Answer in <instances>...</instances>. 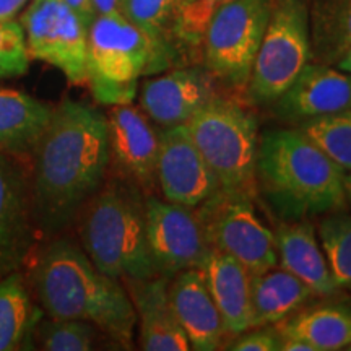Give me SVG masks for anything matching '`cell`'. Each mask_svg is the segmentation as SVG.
Returning a JSON list of instances; mask_svg holds the SVG:
<instances>
[{
  "label": "cell",
  "instance_id": "cell-1",
  "mask_svg": "<svg viewBox=\"0 0 351 351\" xmlns=\"http://www.w3.org/2000/svg\"><path fill=\"white\" fill-rule=\"evenodd\" d=\"M28 166L38 241H49L75 223L106 181L108 117L85 103L64 99L52 109Z\"/></svg>",
  "mask_w": 351,
  "mask_h": 351
},
{
  "label": "cell",
  "instance_id": "cell-2",
  "mask_svg": "<svg viewBox=\"0 0 351 351\" xmlns=\"http://www.w3.org/2000/svg\"><path fill=\"white\" fill-rule=\"evenodd\" d=\"M25 270L44 315L85 320L117 348H134L137 314L124 283L96 269L82 245L62 234L43 241Z\"/></svg>",
  "mask_w": 351,
  "mask_h": 351
},
{
  "label": "cell",
  "instance_id": "cell-3",
  "mask_svg": "<svg viewBox=\"0 0 351 351\" xmlns=\"http://www.w3.org/2000/svg\"><path fill=\"white\" fill-rule=\"evenodd\" d=\"M345 174L300 127L258 137L256 189L289 221L343 208Z\"/></svg>",
  "mask_w": 351,
  "mask_h": 351
},
{
  "label": "cell",
  "instance_id": "cell-4",
  "mask_svg": "<svg viewBox=\"0 0 351 351\" xmlns=\"http://www.w3.org/2000/svg\"><path fill=\"white\" fill-rule=\"evenodd\" d=\"M75 221L82 249L104 275L119 282L160 275L148 245L145 197L134 182L106 179Z\"/></svg>",
  "mask_w": 351,
  "mask_h": 351
},
{
  "label": "cell",
  "instance_id": "cell-5",
  "mask_svg": "<svg viewBox=\"0 0 351 351\" xmlns=\"http://www.w3.org/2000/svg\"><path fill=\"white\" fill-rule=\"evenodd\" d=\"M171 49L122 15L95 16L88 26V86L103 106L132 104L138 82L169 65Z\"/></svg>",
  "mask_w": 351,
  "mask_h": 351
},
{
  "label": "cell",
  "instance_id": "cell-6",
  "mask_svg": "<svg viewBox=\"0 0 351 351\" xmlns=\"http://www.w3.org/2000/svg\"><path fill=\"white\" fill-rule=\"evenodd\" d=\"M184 125L217 176L219 191L252 197L261 137L256 116L236 101L213 96Z\"/></svg>",
  "mask_w": 351,
  "mask_h": 351
},
{
  "label": "cell",
  "instance_id": "cell-7",
  "mask_svg": "<svg viewBox=\"0 0 351 351\" xmlns=\"http://www.w3.org/2000/svg\"><path fill=\"white\" fill-rule=\"evenodd\" d=\"M313 59L306 0H274L254 62L247 95L256 104H274Z\"/></svg>",
  "mask_w": 351,
  "mask_h": 351
},
{
  "label": "cell",
  "instance_id": "cell-8",
  "mask_svg": "<svg viewBox=\"0 0 351 351\" xmlns=\"http://www.w3.org/2000/svg\"><path fill=\"white\" fill-rule=\"evenodd\" d=\"M274 0H231L219 7L204 39V60L213 78L247 90Z\"/></svg>",
  "mask_w": 351,
  "mask_h": 351
},
{
  "label": "cell",
  "instance_id": "cell-9",
  "mask_svg": "<svg viewBox=\"0 0 351 351\" xmlns=\"http://www.w3.org/2000/svg\"><path fill=\"white\" fill-rule=\"evenodd\" d=\"M197 208V219L212 251L236 258L251 275L276 267L275 234L258 218L251 195L218 191Z\"/></svg>",
  "mask_w": 351,
  "mask_h": 351
},
{
  "label": "cell",
  "instance_id": "cell-10",
  "mask_svg": "<svg viewBox=\"0 0 351 351\" xmlns=\"http://www.w3.org/2000/svg\"><path fill=\"white\" fill-rule=\"evenodd\" d=\"M20 23L32 59L54 65L73 85H85L88 26L65 0H33Z\"/></svg>",
  "mask_w": 351,
  "mask_h": 351
},
{
  "label": "cell",
  "instance_id": "cell-11",
  "mask_svg": "<svg viewBox=\"0 0 351 351\" xmlns=\"http://www.w3.org/2000/svg\"><path fill=\"white\" fill-rule=\"evenodd\" d=\"M192 210L155 195L145 197L148 245L158 271L169 278L182 270H200L212 252Z\"/></svg>",
  "mask_w": 351,
  "mask_h": 351
},
{
  "label": "cell",
  "instance_id": "cell-12",
  "mask_svg": "<svg viewBox=\"0 0 351 351\" xmlns=\"http://www.w3.org/2000/svg\"><path fill=\"white\" fill-rule=\"evenodd\" d=\"M38 243L29 166L0 150V280L23 271Z\"/></svg>",
  "mask_w": 351,
  "mask_h": 351
},
{
  "label": "cell",
  "instance_id": "cell-13",
  "mask_svg": "<svg viewBox=\"0 0 351 351\" xmlns=\"http://www.w3.org/2000/svg\"><path fill=\"white\" fill-rule=\"evenodd\" d=\"M156 181L165 200L197 208L219 191V182L197 150L186 125L160 132Z\"/></svg>",
  "mask_w": 351,
  "mask_h": 351
},
{
  "label": "cell",
  "instance_id": "cell-14",
  "mask_svg": "<svg viewBox=\"0 0 351 351\" xmlns=\"http://www.w3.org/2000/svg\"><path fill=\"white\" fill-rule=\"evenodd\" d=\"M108 137L111 166L116 176L134 182L145 192L156 186L160 134L143 111L132 104L111 106L108 114Z\"/></svg>",
  "mask_w": 351,
  "mask_h": 351
},
{
  "label": "cell",
  "instance_id": "cell-15",
  "mask_svg": "<svg viewBox=\"0 0 351 351\" xmlns=\"http://www.w3.org/2000/svg\"><path fill=\"white\" fill-rule=\"evenodd\" d=\"M274 104L280 117L300 124L345 111L351 106V73L309 62Z\"/></svg>",
  "mask_w": 351,
  "mask_h": 351
},
{
  "label": "cell",
  "instance_id": "cell-16",
  "mask_svg": "<svg viewBox=\"0 0 351 351\" xmlns=\"http://www.w3.org/2000/svg\"><path fill=\"white\" fill-rule=\"evenodd\" d=\"M213 96L210 73L179 69L143 82L138 98L145 116L166 129L186 124Z\"/></svg>",
  "mask_w": 351,
  "mask_h": 351
},
{
  "label": "cell",
  "instance_id": "cell-17",
  "mask_svg": "<svg viewBox=\"0 0 351 351\" xmlns=\"http://www.w3.org/2000/svg\"><path fill=\"white\" fill-rule=\"evenodd\" d=\"M169 280L160 274L147 280L122 282L137 314L138 345L145 351L191 350L186 332L171 307Z\"/></svg>",
  "mask_w": 351,
  "mask_h": 351
},
{
  "label": "cell",
  "instance_id": "cell-18",
  "mask_svg": "<svg viewBox=\"0 0 351 351\" xmlns=\"http://www.w3.org/2000/svg\"><path fill=\"white\" fill-rule=\"evenodd\" d=\"M169 301L191 350L215 351L226 335L225 324L199 269L182 270L169 280Z\"/></svg>",
  "mask_w": 351,
  "mask_h": 351
},
{
  "label": "cell",
  "instance_id": "cell-19",
  "mask_svg": "<svg viewBox=\"0 0 351 351\" xmlns=\"http://www.w3.org/2000/svg\"><path fill=\"white\" fill-rule=\"evenodd\" d=\"M275 241L282 269L304 282L314 295L328 298L339 291L313 223L295 219L282 225Z\"/></svg>",
  "mask_w": 351,
  "mask_h": 351
},
{
  "label": "cell",
  "instance_id": "cell-20",
  "mask_svg": "<svg viewBox=\"0 0 351 351\" xmlns=\"http://www.w3.org/2000/svg\"><path fill=\"white\" fill-rule=\"evenodd\" d=\"M228 335L251 328V274L226 254L212 251L200 269Z\"/></svg>",
  "mask_w": 351,
  "mask_h": 351
},
{
  "label": "cell",
  "instance_id": "cell-21",
  "mask_svg": "<svg viewBox=\"0 0 351 351\" xmlns=\"http://www.w3.org/2000/svg\"><path fill=\"white\" fill-rule=\"evenodd\" d=\"M54 106L16 90L0 88V150L29 163Z\"/></svg>",
  "mask_w": 351,
  "mask_h": 351
},
{
  "label": "cell",
  "instance_id": "cell-22",
  "mask_svg": "<svg viewBox=\"0 0 351 351\" xmlns=\"http://www.w3.org/2000/svg\"><path fill=\"white\" fill-rule=\"evenodd\" d=\"M313 289L285 269L251 275V328L276 326L300 311Z\"/></svg>",
  "mask_w": 351,
  "mask_h": 351
},
{
  "label": "cell",
  "instance_id": "cell-23",
  "mask_svg": "<svg viewBox=\"0 0 351 351\" xmlns=\"http://www.w3.org/2000/svg\"><path fill=\"white\" fill-rule=\"evenodd\" d=\"M280 324V335L306 341L314 351L346 350L351 345V301L326 302L296 311Z\"/></svg>",
  "mask_w": 351,
  "mask_h": 351
},
{
  "label": "cell",
  "instance_id": "cell-24",
  "mask_svg": "<svg viewBox=\"0 0 351 351\" xmlns=\"http://www.w3.org/2000/svg\"><path fill=\"white\" fill-rule=\"evenodd\" d=\"M43 315L23 271L0 280V351L36 350L34 328Z\"/></svg>",
  "mask_w": 351,
  "mask_h": 351
},
{
  "label": "cell",
  "instance_id": "cell-25",
  "mask_svg": "<svg viewBox=\"0 0 351 351\" xmlns=\"http://www.w3.org/2000/svg\"><path fill=\"white\" fill-rule=\"evenodd\" d=\"M309 21L313 59L335 65L351 47V0H314Z\"/></svg>",
  "mask_w": 351,
  "mask_h": 351
},
{
  "label": "cell",
  "instance_id": "cell-26",
  "mask_svg": "<svg viewBox=\"0 0 351 351\" xmlns=\"http://www.w3.org/2000/svg\"><path fill=\"white\" fill-rule=\"evenodd\" d=\"M319 243L339 288H351V215L332 212L320 221Z\"/></svg>",
  "mask_w": 351,
  "mask_h": 351
},
{
  "label": "cell",
  "instance_id": "cell-27",
  "mask_svg": "<svg viewBox=\"0 0 351 351\" xmlns=\"http://www.w3.org/2000/svg\"><path fill=\"white\" fill-rule=\"evenodd\" d=\"M99 333L85 320L43 315L34 328V346L44 351H88L95 348Z\"/></svg>",
  "mask_w": 351,
  "mask_h": 351
},
{
  "label": "cell",
  "instance_id": "cell-28",
  "mask_svg": "<svg viewBox=\"0 0 351 351\" xmlns=\"http://www.w3.org/2000/svg\"><path fill=\"white\" fill-rule=\"evenodd\" d=\"M300 129L337 165L351 171V106L330 116L301 122Z\"/></svg>",
  "mask_w": 351,
  "mask_h": 351
},
{
  "label": "cell",
  "instance_id": "cell-29",
  "mask_svg": "<svg viewBox=\"0 0 351 351\" xmlns=\"http://www.w3.org/2000/svg\"><path fill=\"white\" fill-rule=\"evenodd\" d=\"M181 2L182 0H121L119 10L132 25L169 47L171 29Z\"/></svg>",
  "mask_w": 351,
  "mask_h": 351
},
{
  "label": "cell",
  "instance_id": "cell-30",
  "mask_svg": "<svg viewBox=\"0 0 351 351\" xmlns=\"http://www.w3.org/2000/svg\"><path fill=\"white\" fill-rule=\"evenodd\" d=\"M231 0H182L176 13L171 36L187 47L204 46L205 33L215 13Z\"/></svg>",
  "mask_w": 351,
  "mask_h": 351
},
{
  "label": "cell",
  "instance_id": "cell-31",
  "mask_svg": "<svg viewBox=\"0 0 351 351\" xmlns=\"http://www.w3.org/2000/svg\"><path fill=\"white\" fill-rule=\"evenodd\" d=\"M32 56L20 21H0V78H15L28 72Z\"/></svg>",
  "mask_w": 351,
  "mask_h": 351
},
{
  "label": "cell",
  "instance_id": "cell-32",
  "mask_svg": "<svg viewBox=\"0 0 351 351\" xmlns=\"http://www.w3.org/2000/svg\"><path fill=\"white\" fill-rule=\"evenodd\" d=\"M282 348V335L274 326L249 328L232 340L226 350L231 351H280Z\"/></svg>",
  "mask_w": 351,
  "mask_h": 351
},
{
  "label": "cell",
  "instance_id": "cell-33",
  "mask_svg": "<svg viewBox=\"0 0 351 351\" xmlns=\"http://www.w3.org/2000/svg\"><path fill=\"white\" fill-rule=\"evenodd\" d=\"M65 3L80 16L82 21L86 26H90L91 21L95 20V12L90 0H65Z\"/></svg>",
  "mask_w": 351,
  "mask_h": 351
},
{
  "label": "cell",
  "instance_id": "cell-34",
  "mask_svg": "<svg viewBox=\"0 0 351 351\" xmlns=\"http://www.w3.org/2000/svg\"><path fill=\"white\" fill-rule=\"evenodd\" d=\"M90 2L91 7H93L95 16L121 15V0H90Z\"/></svg>",
  "mask_w": 351,
  "mask_h": 351
},
{
  "label": "cell",
  "instance_id": "cell-35",
  "mask_svg": "<svg viewBox=\"0 0 351 351\" xmlns=\"http://www.w3.org/2000/svg\"><path fill=\"white\" fill-rule=\"evenodd\" d=\"M28 0H0V21L12 20Z\"/></svg>",
  "mask_w": 351,
  "mask_h": 351
},
{
  "label": "cell",
  "instance_id": "cell-36",
  "mask_svg": "<svg viewBox=\"0 0 351 351\" xmlns=\"http://www.w3.org/2000/svg\"><path fill=\"white\" fill-rule=\"evenodd\" d=\"M335 67L343 70V72H346V73H351V47L345 52L343 56L340 57L339 62L335 64Z\"/></svg>",
  "mask_w": 351,
  "mask_h": 351
},
{
  "label": "cell",
  "instance_id": "cell-37",
  "mask_svg": "<svg viewBox=\"0 0 351 351\" xmlns=\"http://www.w3.org/2000/svg\"><path fill=\"white\" fill-rule=\"evenodd\" d=\"M345 194H346V200L351 204V171L345 174Z\"/></svg>",
  "mask_w": 351,
  "mask_h": 351
},
{
  "label": "cell",
  "instance_id": "cell-38",
  "mask_svg": "<svg viewBox=\"0 0 351 351\" xmlns=\"http://www.w3.org/2000/svg\"><path fill=\"white\" fill-rule=\"evenodd\" d=\"M346 350H350V351H351V345H350V346H348V348H346Z\"/></svg>",
  "mask_w": 351,
  "mask_h": 351
}]
</instances>
